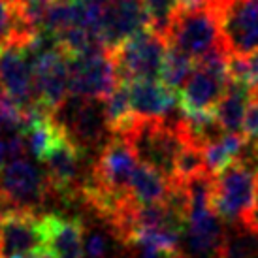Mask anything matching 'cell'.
I'll list each match as a JSON object with an SVG mask.
<instances>
[{"label": "cell", "mask_w": 258, "mask_h": 258, "mask_svg": "<svg viewBox=\"0 0 258 258\" xmlns=\"http://www.w3.org/2000/svg\"><path fill=\"white\" fill-rule=\"evenodd\" d=\"M188 194V215L179 243L181 258H222L226 228L213 208L215 177L204 172L181 181Z\"/></svg>", "instance_id": "obj_1"}, {"label": "cell", "mask_w": 258, "mask_h": 258, "mask_svg": "<svg viewBox=\"0 0 258 258\" xmlns=\"http://www.w3.org/2000/svg\"><path fill=\"white\" fill-rule=\"evenodd\" d=\"M179 117L172 121L136 119L128 128L117 136L126 140L140 164L149 166L162 173L166 179L175 181L177 157L186 145L179 128Z\"/></svg>", "instance_id": "obj_2"}, {"label": "cell", "mask_w": 258, "mask_h": 258, "mask_svg": "<svg viewBox=\"0 0 258 258\" xmlns=\"http://www.w3.org/2000/svg\"><path fill=\"white\" fill-rule=\"evenodd\" d=\"M51 119L83 153L102 149L113 138L104 109V100L68 94V98L51 113Z\"/></svg>", "instance_id": "obj_3"}, {"label": "cell", "mask_w": 258, "mask_h": 258, "mask_svg": "<svg viewBox=\"0 0 258 258\" xmlns=\"http://www.w3.org/2000/svg\"><path fill=\"white\" fill-rule=\"evenodd\" d=\"M51 192L47 173L27 158L8 160L0 168V209L34 211Z\"/></svg>", "instance_id": "obj_4"}, {"label": "cell", "mask_w": 258, "mask_h": 258, "mask_svg": "<svg viewBox=\"0 0 258 258\" xmlns=\"http://www.w3.org/2000/svg\"><path fill=\"white\" fill-rule=\"evenodd\" d=\"M256 196L258 177L236 162L215 175L213 208L224 222L247 226L256 206Z\"/></svg>", "instance_id": "obj_5"}, {"label": "cell", "mask_w": 258, "mask_h": 258, "mask_svg": "<svg viewBox=\"0 0 258 258\" xmlns=\"http://www.w3.org/2000/svg\"><path fill=\"white\" fill-rule=\"evenodd\" d=\"M168 40L155 30H144L111 51L119 81L132 83L140 79H158L164 62Z\"/></svg>", "instance_id": "obj_6"}, {"label": "cell", "mask_w": 258, "mask_h": 258, "mask_svg": "<svg viewBox=\"0 0 258 258\" xmlns=\"http://www.w3.org/2000/svg\"><path fill=\"white\" fill-rule=\"evenodd\" d=\"M166 40L168 45L179 49L194 60H200L219 45H224L221 15L217 8L194 14H177L166 34Z\"/></svg>", "instance_id": "obj_7"}, {"label": "cell", "mask_w": 258, "mask_h": 258, "mask_svg": "<svg viewBox=\"0 0 258 258\" xmlns=\"http://www.w3.org/2000/svg\"><path fill=\"white\" fill-rule=\"evenodd\" d=\"M68 76H70V94L93 100H106L121 85L113 55L108 49H94L83 55L70 57Z\"/></svg>", "instance_id": "obj_8"}, {"label": "cell", "mask_w": 258, "mask_h": 258, "mask_svg": "<svg viewBox=\"0 0 258 258\" xmlns=\"http://www.w3.org/2000/svg\"><path fill=\"white\" fill-rule=\"evenodd\" d=\"M42 217L36 211L6 209L0 213V258H29L43 252Z\"/></svg>", "instance_id": "obj_9"}, {"label": "cell", "mask_w": 258, "mask_h": 258, "mask_svg": "<svg viewBox=\"0 0 258 258\" xmlns=\"http://www.w3.org/2000/svg\"><path fill=\"white\" fill-rule=\"evenodd\" d=\"M0 93H4L19 108L23 117L40 108L34 89V72L27 49L21 45L0 47Z\"/></svg>", "instance_id": "obj_10"}, {"label": "cell", "mask_w": 258, "mask_h": 258, "mask_svg": "<svg viewBox=\"0 0 258 258\" xmlns=\"http://www.w3.org/2000/svg\"><path fill=\"white\" fill-rule=\"evenodd\" d=\"M68 58V53L60 45L30 58L38 106L47 113H53L70 94Z\"/></svg>", "instance_id": "obj_11"}, {"label": "cell", "mask_w": 258, "mask_h": 258, "mask_svg": "<svg viewBox=\"0 0 258 258\" xmlns=\"http://www.w3.org/2000/svg\"><path fill=\"white\" fill-rule=\"evenodd\" d=\"M217 12L230 55H249L258 49V0H230Z\"/></svg>", "instance_id": "obj_12"}, {"label": "cell", "mask_w": 258, "mask_h": 258, "mask_svg": "<svg viewBox=\"0 0 258 258\" xmlns=\"http://www.w3.org/2000/svg\"><path fill=\"white\" fill-rule=\"evenodd\" d=\"M149 29L144 0H113L102 8L98 36L108 51L117 49L126 40Z\"/></svg>", "instance_id": "obj_13"}, {"label": "cell", "mask_w": 258, "mask_h": 258, "mask_svg": "<svg viewBox=\"0 0 258 258\" xmlns=\"http://www.w3.org/2000/svg\"><path fill=\"white\" fill-rule=\"evenodd\" d=\"M83 157L85 153L62 134L57 145L42 160L43 170L49 179L51 192L60 198H79V188L85 179Z\"/></svg>", "instance_id": "obj_14"}, {"label": "cell", "mask_w": 258, "mask_h": 258, "mask_svg": "<svg viewBox=\"0 0 258 258\" xmlns=\"http://www.w3.org/2000/svg\"><path fill=\"white\" fill-rule=\"evenodd\" d=\"M138 166L140 160L126 140L113 134V138L98 153L91 177L108 190L128 194V183Z\"/></svg>", "instance_id": "obj_15"}, {"label": "cell", "mask_w": 258, "mask_h": 258, "mask_svg": "<svg viewBox=\"0 0 258 258\" xmlns=\"http://www.w3.org/2000/svg\"><path fill=\"white\" fill-rule=\"evenodd\" d=\"M126 85L136 119L170 121L179 108V94L166 87L160 79H140Z\"/></svg>", "instance_id": "obj_16"}, {"label": "cell", "mask_w": 258, "mask_h": 258, "mask_svg": "<svg viewBox=\"0 0 258 258\" xmlns=\"http://www.w3.org/2000/svg\"><path fill=\"white\" fill-rule=\"evenodd\" d=\"M47 258H83L85 256V228L83 222L58 213L42 215Z\"/></svg>", "instance_id": "obj_17"}, {"label": "cell", "mask_w": 258, "mask_h": 258, "mask_svg": "<svg viewBox=\"0 0 258 258\" xmlns=\"http://www.w3.org/2000/svg\"><path fill=\"white\" fill-rule=\"evenodd\" d=\"M252 96H254V91L251 87L230 81L226 93L215 108V117L224 132L243 134V121Z\"/></svg>", "instance_id": "obj_18"}, {"label": "cell", "mask_w": 258, "mask_h": 258, "mask_svg": "<svg viewBox=\"0 0 258 258\" xmlns=\"http://www.w3.org/2000/svg\"><path fill=\"white\" fill-rule=\"evenodd\" d=\"M172 183L173 181L166 179L157 170L140 164L128 183V194L138 206H155L166 202L172 190Z\"/></svg>", "instance_id": "obj_19"}, {"label": "cell", "mask_w": 258, "mask_h": 258, "mask_svg": "<svg viewBox=\"0 0 258 258\" xmlns=\"http://www.w3.org/2000/svg\"><path fill=\"white\" fill-rule=\"evenodd\" d=\"M243 145V134H230V132H224L221 138H217L215 142L208 144L202 149L206 172L211 173V175H219L221 172H224L228 166H232L237 160Z\"/></svg>", "instance_id": "obj_20"}, {"label": "cell", "mask_w": 258, "mask_h": 258, "mask_svg": "<svg viewBox=\"0 0 258 258\" xmlns=\"http://www.w3.org/2000/svg\"><path fill=\"white\" fill-rule=\"evenodd\" d=\"M194 68H196V60L190 58L188 55L181 53L179 49H175L172 45H168L166 51L164 62L160 68V81L166 87H170L172 91L179 93L181 87L186 83V79L192 76Z\"/></svg>", "instance_id": "obj_21"}, {"label": "cell", "mask_w": 258, "mask_h": 258, "mask_svg": "<svg viewBox=\"0 0 258 258\" xmlns=\"http://www.w3.org/2000/svg\"><path fill=\"white\" fill-rule=\"evenodd\" d=\"M104 109H106L109 128H111L113 134L124 132L132 122L136 121V115L132 111V104H130L128 85L126 83H121L104 100Z\"/></svg>", "instance_id": "obj_22"}, {"label": "cell", "mask_w": 258, "mask_h": 258, "mask_svg": "<svg viewBox=\"0 0 258 258\" xmlns=\"http://www.w3.org/2000/svg\"><path fill=\"white\" fill-rule=\"evenodd\" d=\"M239 232L226 236L222 258H258V234L239 226Z\"/></svg>", "instance_id": "obj_23"}, {"label": "cell", "mask_w": 258, "mask_h": 258, "mask_svg": "<svg viewBox=\"0 0 258 258\" xmlns=\"http://www.w3.org/2000/svg\"><path fill=\"white\" fill-rule=\"evenodd\" d=\"M144 6L149 17L151 30L166 38L177 15V0H144Z\"/></svg>", "instance_id": "obj_24"}, {"label": "cell", "mask_w": 258, "mask_h": 258, "mask_svg": "<svg viewBox=\"0 0 258 258\" xmlns=\"http://www.w3.org/2000/svg\"><path fill=\"white\" fill-rule=\"evenodd\" d=\"M206 172V164H204V153L198 147L186 144L183 151L177 157V164H175V181H188Z\"/></svg>", "instance_id": "obj_25"}, {"label": "cell", "mask_w": 258, "mask_h": 258, "mask_svg": "<svg viewBox=\"0 0 258 258\" xmlns=\"http://www.w3.org/2000/svg\"><path fill=\"white\" fill-rule=\"evenodd\" d=\"M15 25H17V6L10 0H0V47L14 43Z\"/></svg>", "instance_id": "obj_26"}, {"label": "cell", "mask_w": 258, "mask_h": 258, "mask_svg": "<svg viewBox=\"0 0 258 258\" xmlns=\"http://www.w3.org/2000/svg\"><path fill=\"white\" fill-rule=\"evenodd\" d=\"M14 128H25L23 113L6 94L0 93V134Z\"/></svg>", "instance_id": "obj_27"}, {"label": "cell", "mask_w": 258, "mask_h": 258, "mask_svg": "<svg viewBox=\"0 0 258 258\" xmlns=\"http://www.w3.org/2000/svg\"><path fill=\"white\" fill-rule=\"evenodd\" d=\"M109 252L108 237L100 232H91L85 236V256L87 258H106Z\"/></svg>", "instance_id": "obj_28"}, {"label": "cell", "mask_w": 258, "mask_h": 258, "mask_svg": "<svg viewBox=\"0 0 258 258\" xmlns=\"http://www.w3.org/2000/svg\"><path fill=\"white\" fill-rule=\"evenodd\" d=\"M243 136L251 142H258V93H254L247 108V115L243 121Z\"/></svg>", "instance_id": "obj_29"}, {"label": "cell", "mask_w": 258, "mask_h": 258, "mask_svg": "<svg viewBox=\"0 0 258 258\" xmlns=\"http://www.w3.org/2000/svg\"><path fill=\"white\" fill-rule=\"evenodd\" d=\"M215 8V0H177V14H194Z\"/></svg>", "instance_id": "obj_30"}, {"label": "cell", "mask_w": 258, "mask_h": 258, "mask_svg": "<svg viewBox=\"0 0 258 258\" xmlns=\"http://www.w3.org/2000/svg\"><path fill=\"white\" fill-rule=\"evenodd\" d=\"M8 160V153H6V142H4V138L0 134V168L6 164Z\"/></svg>", "instance_id": "obj_31"}, {"label": "cell", "mask_w": 258, "mask_h": 258, "mask_svg": "<svg viewBox=\"0 0 258 258\" xmlns=\"http://www.w3.org/2000/svg\"><path fill=\"white\" fill-rule=\"evenodd\" d=\"M93 2H96V4H98V6H102V8H104V6H108L109 2H113V0H93Z\"/></svg>", "instance_id": "obj_32"}, {"label": "cell", "mask_w": 258, "mask_h": 258, "mask_svg": "<svg viewBox=\"0 0 258 258\" xmlns=\"http://www.w3.org/2000/svg\"><path fill=\"white\" fill-rule=\"evenodd\" d=\"M21 2V0H19ZM27 2H40V4H51V2H55V0H27Z\"/></svg>", "instance_id": "obj_33"}, {"label": "cell", "mask_w": 258, "mask_h": 258, "mask_svg": "<svg viewBox=\"0 0 258 258\" xmlns=\"http://www.w3.org/2000/svg\"><path fill=\"white\" fill-rule=\"evenodd\" d=\"M226 2H230V0H215V8L219 10V8H221L222 4H226Z\"/></svg>", "instance_id": "obj_34"}, {"label": "cell", "mask_w": 258, "mask_h": 258, "mask_svg": "<svg viewBox=\"0 0 258 258\" xmlns=\"http://www.w3.org/2000/svg\"><path fill=\"white\" fill-rule=\"evenodd\" d=\"M29 258H47V256H45V252H42V254H36V256H29Z\"/></svg>", "instance_id": "obj_35"}]
</instances>
